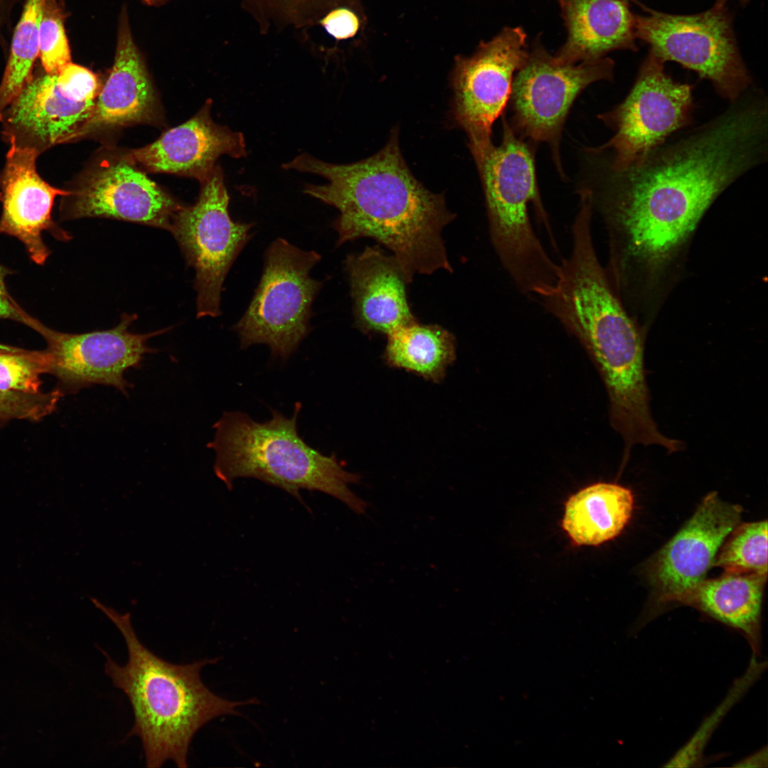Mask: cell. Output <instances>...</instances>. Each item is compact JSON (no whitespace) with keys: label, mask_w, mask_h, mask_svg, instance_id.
Wrapping results in <instances>:
<instances>
[{"label":"cell","mask_w":768,"mask_h":768,"mask_svg":"<svg viewBox=\"0 0 768 768\" xmlns=\"http://www.w3.org/2000/svg\"><path fill=\"white\" fill-rule=\"evenodd\" d=\"M326 31L336 40L353 36L359 21L356 15L346 8H336L327 12L319 21Z\"/></svg>","instance_id":"33"},{"label":"cell","mask_w":768,"mask_h":768,"mask_svg":"<svg viewBox=\"0 0 768 768\" xmlns=\"http://www.w3.org/2000/svg\"><path fill=\"white\" fill-rule=\"evenodd\" d=\"M38 156L33 149L10 145L0 174V234L20 240L31 260L41 265L50 254L43 240V232L62 241L71 236L51 215L55 198L65 196L68 191L50 186L38 175Z\"/></svg>","instance_id":"16"},{"label":"cell","mask_w":768,"mask_h":768,"mask_svg":"<svg viewBox=\"0 0 768 768\" xmlns=\"http://www.w3.org/2000/svg\"><path fill=\"white\" fill-rule=\"evenodd\" d=\"M44 0H26L13 32L0 84V114L32 79L38 57V30Z\"/></svg>","instance_id":"26"},{"label":"cell","mask_w":768,"mask_h":768,"mask_svg":"<svg viewBox=\"0 0 768 768\" xmlns=\"http://www.w3.org/2000/svg\"><path fill=\"white\" fill-rule=\"evenodd\" d=\"M301 408L295 403L291 417L271 410V418L265 422L240 411L223 412L208 444L215 454V474L230 490L235 479L254 478L302 503L301 490L317 491L364 513L367 503L350 489L360 476L346 471L335 455H325L304 441L297 428Z\"/></svg>","instance_id":"5"},{"label":"cell","mask_w":768,"mask_h":768,"mask_svg":"<svg viewBox=\"0 0 768 768\" xmlns=\"http://www.w3.org/2000/svg\"><path fill=\"white\" fill-rule=\"evenodd\" d=\"M55 75L60 89L77 100H94L100 92L97 76L83 66L70 62Z\"/></svg>","instance_id":"31"},{"label":"cell","mask_w":768,"mask_h":768,"mask_svg":"<svg viewBox=\"0 0 768 768\" xmlns=\"http://www.w3.org/2000/svg\"><path fill=\"white\" fill-rule=\"evenodd\" d=\"M742 513L740 506L722 501L716 492L703 498L651 563V580L661 601L678 602L705 580Z\"/></svg>","instance_id":"15"},{"label":"cell","mask_w":768,"mask_h":768,"mask_svg":"<svg viewBox=\"0 0 768 768\" xmlns=\"http://www.w3.org/2000/svg\"><path fill=\"white\" fill-rule=\"evenodd\" d=\"M211 100H207L190 119L124 156L151 172L186 176L200 182L210 174L220 156H246L244 135L215 123L211 117Z\"/></svg>","instance_id":"18"},{"label":"cell","mask_w":768,"mask_h":768,"mask_svg":"<svg viewBox=\"0 0 768 768\" xmlns=\"http://www.w3.org/2000/svg\"><path fill=\"white\" fill-rule=\"evenodd\" d=\"M46 350L0 352V424L14 420L40 421L52 414L64 395L56 388L41 389V376L48 374Z\"/></svg>","instance_id":"23"},{"label":"cell","mask_w":768,"mask_h":768,"mask_svg":"<svg viewBox=\"0 0 768 768\" xmlns=\"http://www.w3.org/2000/svg\"><path fill=\"white\" fill-rule=\"evenodd\" d=\"M456 358L454 336L437 324L417 321L387 336L386 363L433 382L442 381Z\"/></svg>","instance_id":"25"},{"label":"cell","mask_w":768,"mask_h":768,"mask_svg":"<svg viewBox=\"0 0 768 768\" xmlns=\"http://www.w3.org/2000/svg\"><path fill=\"white\" fill-rule=\"evenodd\" d=\"M143 1L145 3H146L147 4H149V5H158V4H159L162 3V2H164L166 0H143Z\"/></svg>","instance_id":"37"},{"label":"cell","mask_w":768,"mask_h":768,"mask_svg":"<svg viewBox=\"0 0 768 768\" xmlns=\"http://www.w3.org/2000/svg\"><path fill=\"white\" fill-rule=\"evenodd\" d=\"M734 102L716 119L637 164L623 169L603 164L599 182L582 186L607 225L614 273L631 259L663 263L717 197L762 161L767 103L762 97Z\"/></svg>","instance_id":"1"},{"label":"cell","mask_w":768,"mask_h":768,"mask_svg":"<svg viewBox=\"0 0 768 768\" xmlns=\"http://www.w3.org/2000/svg\"><path fill=\"white\" fill-rule=\"evenodd\" d=\"M316 174L328 183H306L304 193L335 207L336 245L374 239L393 253L409 282L417 274L452 272L442 231L454 218L442 194L427 189L413 176L400 151L395 129L385 146L361 161L336 164L306 153L282 165Z\"/></svg>","instance_id":"2"},{"label":"cell","mask_w":768,"mask_h":768,"mask_svg":"<svg viewBox=\"0 0 768 768\" xmlns=\"http://www.w3.org/2000/svg\"><path fill=\"white\" fill-rule=\"evenodd\" d=\"M21 348L12 346L0 343V352H10L20 350Z\"/></svg>","instance_id":"35"},{"label":"cell","mask_w":768,"mask_h":768,"mask_svg":"<svg viewBox=\"0 0 768 768\" xmlns=\"http://www.w3.org/2000/svg\"><path fill=\"white\" fill-rule=\"evenodd\" d=\"M729 535L713 565L725 573L767 575V520L739 524Z\"/></svg>","instance_id":"27"},{"label":"cell","mask_w":768,"mask_h":768,"mask_svg":"<svg viewBox=\"0 0 768 768\" xmlns=\"http://www.w3.org/2000/svg\"><path fill=\"white\" fill-rule=\"evenodd\" d=\"M693 110L692 87L673 80L665 72L664 62L649 53L625 99L599 116L614 135L597 149L610 154V167L626 169L688 125Z\"/></svg>","instance_id":"11"},{"label":"cell","mask_w":768,"mask_h":768,"mask_svg":"<svg viewBox=\"0 0 768 768\" xmlns=\"http://www.w3.org/2000/svg\"><path fill=\"white\" fill-rule=\"evenodd\" d=\"M243 8L262 21L284 25L317 22L332 7L331 0H241Z\"/></svg>","instance_id":"29"},{"label":"cell","mask_w":768,"mask_h":768,"mask_svg":"<svg viewBox=\"0 0 768 768\" xmlns=\"http://www.w3.org/2000/svg\"><path fill=\"white\" fill-rule=\"evenodd\" d=\"M526 42L522 28H504L457 65L453 80V114L467 134L473 156L493 144V124L503 114L514 75L528 55Z\"/></svg>","instance_id":"13"},{"label":"cell","mask_w":768,"mask_h":768,"mask_svg":"<svg viewBox=\"0 0 768 768\" xmlns=\"http://www.w3.org/2000/svg\"><path fill=\"white\" fill-rule=\"evenodd\" d=\"M321 258L280 238L269 245L254 295L232 327L242 348L266 344L272 356L283 361L295 352L311 331V306L323 283L310 271Z\"/></svg>","instance_id":"7"},{"label":"cell","mask_w":768,"mask_h":768,"mask_svg":"<svg viewBox=\"0 0 768 768\" xmlns=\"http://www.w3.org/2000/svg\"><path fill=\"white\" fill-rule=\"evenodd\" d=\"M613 68V61L607 58L578 64L563 63L536 46L514 75L507 121L522 139L548 145L563 178L560 144L570 110L590 85L612 79Z\"/></svg>","instance_id":"10"},{"label":"cell","mask_w":768,"mask_h":768,"mask_svg":"<svg viewBox=\"0 0 768 768\" xmlns=\"http://www.w3.org/2000/svg\"><path fill=\"white\" fill-rule=\"evenodd\" d=\"M728 0H716L714 6H716V7H718V8L725 7V4H726V2ZM738 1H740L742 4H747V2L749 0H738Z\"/></svg>","instance_id":"36"},{"label":"cell","mask_w":768,"mask_h":768,"mask_svg":"<svg viewBox=\"0 0 768 768\" xmlns=\"http://www.w3.org/2000/svg\"><path fill=\"white\" fill-rule=\"evenodd\" d=\"M569 255L554 289L537 301L595 361L609 394L613 427L641 438L656 427L650 408L641 336L614 294L594 248L592 225L571 227Z\"/></svg>","instance_id":"3"},{"label":"cell","mask_w":768,"mask_h":768,"mask_svg":"<svg viewBox=\"0 0 768 768\" xmlns=\"http://www.w3.org/2000/svg\"><path fill=\"white\" fill-rule=\"evenodd\" d=\"M568 37L555 54L563 63L602 58L614 50H636L634 15L626 0H559Z\"/></svg>","instance_id":"21"},{"label":"cell","mask_w":768,"mask_h":768,"mask_svg":"<svg viewBox=\"0 0 768 768\" xmlns=\"http://www.w3.org/2000/svg\"><path fill=\"white\" fill-rule=\"evenodd\" d=\"M137 317L124 313L119 324L108 330L70 334L46 326L41 331L50 358L48 374L55 377L63 394L102 385L127 395L132 385L125 372L138 368L144 355L155 351L148 346L149 339L170 329L132 333L129 327Z\"/></svg>","instance_id":"12"},{"label":"cell","mask_w":768,"mask_h":768,"mask_svg":"<svg viewBox=\"0 0 768 768\" xmlns=\"http://www.w3.org/2000/svg\"><path fill=\"white\" fill-rule=\"evenodd\" d=\"M641 6L644 14L634 15L635 36L650 45L651 53L695 71L722 97L733 102L740 99L751 78L725 7L678 15Z\"/></svg>","instance_id":"8"},{"label":"cell","mask_w":768,"mask_h":768,"mask_svg":"<svg viewBox=\"0 0 768 768\" xmlns=\"http://www.w3.org/2000/svg\"><path fill=\"white\" fill-rule=\"evenodd\" d=\"M502 137L474 157L484 190L490 240L502 267L523 295L549 294L560 277L555 262L536 235L529 206L548 225L537 183L535 144L522 139L502 118Z\"/></svg>","instance_id":"6"},{"label":"cell","mask_w":768,"mask_h":768,"mask_svg":"<svg viewBox=\"0 0 768 768\" xmlns=\"http://www.w3.org/2000/svg\"><path fill=\"white\" fill-rule=\"evenodd\" d=\"M11 274L9 269L0 264V319L18 322L38 332L44 324L24 311L8 291L6 278Z\"/></svg>","instance_id":"32"},{"label":"cell","mask_w":768,"mask_h":768,"mask_svg":"<svg viewBox=\"0 0 768 768\" xmlns=\"http://www.w3.org/2000/svg\"><path fill=\"white\" fill-rule=\"evenodd\" d=\"M62 196L60 219L107 218L169 231L183 206L124 156L82 172Z\"/></svg>","instance_id":"14"},{"label":"cell","mask_w":768,"mask_h":768,"mask_svg":"<svg viewBox=\"0 0 768 768\" xmlns=\"http://www.w3.org/2000/svg\"><path fill=\"white\" fill-rule=\"evenodd\" d=\"M90 600L116 626L126 642L128 661L124 666L99 649L106 659L105 673L129 698L134 723L127 738L136 735L141 739L147 767H160L167 760L178 767H187L190 743L201 727L218 716L238 715L239 706L257 703L255 698L228 700L203 684L201 668L215 663L218 658L189 664L167 662L141 643L130 613H119L95 597Z\"/></svg>","instance_id":"4"},{"label":"cell","mask_w":768,"mask_h":768,"mask_svg":"<svg viewBox=\"0 0 768 768\" xmlns=\"http://www.w3.org/2000/svg\"><path fill=\"white\" fill-rule=\"evenodd\" d=\"M767 575L725 573L704 580L678 602L692 606L740 631L754 654L761 649V609Z\"/></svg>","instance_id":"22"},{"label":"cell","mask_w":768,"mask_h":768,"mask_svg":"<svg viewBox=\"0 0 768 768\" xmlns=\"http://www.w3.org/2000/svg\"><path fill=\"white\" fill-rule=\"evenodd\" d=\"M61 0H44L38 30V57L45 73H58L71 62Z\"/></svg>","instance_id":"28"},{"label":"cell","mask_w":768,"mask_h":768,"mask_svg":"<svg viewBox=\"0 0 768 768\" xmlns=\"http://www.w3.org/2000/svg\"><path fill=\"white\" fill-rule=\"evenodd\" d=\"M631 491L610 483L590 485L570 497L562 526L577 545H598L617 537L629 521Z\"/></svg>","instance_id":"24"},{"label":"cell","mask_w":768,"mask_h":768,"mask_svg":"<svg viewBox=\"0 0 768 768\" xmlns=\"http://www.w3.org/2000/svg\"><path fill=\"white\" fill-rule=\"evenodd\" d=\"M229 202L223 170L215 166L201 182L196 203L183 206L177 212L169 230L186 263L196 272L197 318L221 314L224 281L236 258L253 236L250 230L255 223L233 220Z\"/></svg>","instance_id":"9"},{"label":"cell","mask_w":768,"mask_h":768,"mask_svg":"<svg viewBox=\"0 0 768 768\" xmlns=\"http://www.w3.org/2000/svg\"><path fill=\"white\" fill-rule=\"evenodd\" d=\"M95 100L79 101L63 91L55 74L33 76L0 114L1 135L10 145L38 155L59 144L80 139Z\"/></svg>","instance_id":"17"},{"label":"cell","mask_w":768,"mask_h":768,"mask_svg":"<svg viewBox=\"0 0 768 768\" xmlns=\"http://www.w3.org/2000/svg\"><path fill=\"white\" fill-rule=\"evenodd\" d=\"M356 326L365 333L388 336L417 321L406 294L407 277L393 255L379 247H366L346 256Z\"/></svg>","instance_id":"19"},{"label":"cell","mask_w":768,"mask_h":768,"mask_svg":"<svg viewBox=\"0 0 768 768\" xmlns=\"http://www.w3.org/2000/svg\"><path fill=\"white\" fill-rule=\"evenodd\" d=\"M80 139L97 132L153 122L158 111L154 88L122 10L113 65L100 90Z\"/></svg>","instance_id":"20"},{"label":"cell","mask_w":768,"mask_h":768,"mask_svg":"<svg viewBox=\"0 0 768 768\" xmlns=\"http://www.w3.org/2000/svg\"><path fill=\"white\" fill-rule=\"evenodd\" d=\"M761 668L754 663H750L749 669L742 679L732 688V693L727 696L723 704L718 708V710L713 713V716L704 723L700 729L695 733L693 737L668 762L666 767H688L697 762L700 757L701 752L713 730V726L718 721L720 716L730 707L731 703L735 701L736 696L741 694V691L746 688L748 683L752 682L754 677L757 676Z\"/></svg>","instance_id":"30"},{"label":"cell","mask_w":768,"mask_h":768,"mask_svg":"<svg viewBox=\"0 0 768 768\" xmlns=\"http://www.w3.org/2000/svg\"><path fill=\"white\" fill-rule=\"evenodd\" d=\"M765 751H764V752L759 751V752L756 753L755 755H753L751 757H748L747 759H746L743 760L742 762H741V764H739V766H743V767H756V766L757 767H761V766H763V762H767L766 759L763 760V758L767 757L766 755L764 757L762 756L763 752H764Z\"/></svg>","instance_id":"34"}]
</instances>
